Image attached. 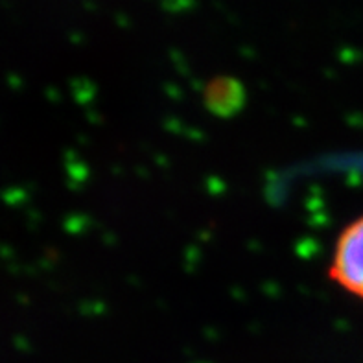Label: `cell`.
Segmentation results:
<instances>
[{"label": "cell", "mask_w": 363, "mask_h": 363, "mask_svg": "<svg viewBox=\"0 0 363 363\" xmlns=\"http://www.w3.org/2000/svg\"><path fill=\"white\" fill-rule=\"evenodd\" d=\"M329 275L348 294L363 299V216L339 234Z\"/></svg>", "instance_id": "6da1fadb"}, {"label": "cell", "mask_w": 363, "mask_h": 363, "mask_svg": "<svg viewBox=\"0 0 363 363\" xmlns=\"http://www.w3.org/2000/svg\"><path fill=\"white\" fill-rule=\"evenodd\" d=\"M205 105L218 116H231L244 105V87L233 78H216L205 87Z\"/></svg>", "instance_id": "7a4b0ae2"}]
</instances>
